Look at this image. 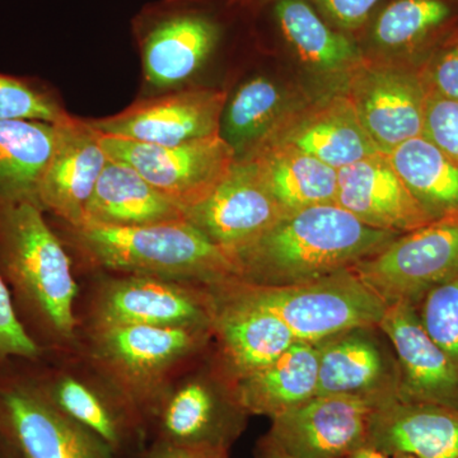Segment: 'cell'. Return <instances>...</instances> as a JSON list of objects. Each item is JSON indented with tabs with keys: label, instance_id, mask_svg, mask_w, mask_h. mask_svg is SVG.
<instances>
[{
	"label": "cell",
	"instance_id": "484cf974",
	"mask_svg": "<svg viewBox=\"0 0 458 458\" xmlns=\"http://www.w3.org/2000/svg\"><path fill=\"white\" fill-rule=\"evenodd\" d=\"M269 5L280 35L313 71L348 78L366 60L345 32L334 29L307 0H273L265 7Z\"/></svg>",
	"mask_w": 458,
	"mask_h": 458
},
{
	"label": "cell",
	"instance_id": "e0dca14e",
	"mask_svg": "<svg viewBox=\"0 0 458 458\" xmlns=\"http://www.w3.org/2000/svg\"><path fill=\"white\" fill-rule=\"evenodd\" d=\"M376 401L318 394L271 418L269 436L295 458H348L367 445Z\"/></svg>",
	"mask_w": 458,
	"mask_h": 458
},
{
	"label": "cell",
	"instance_id": "836d02e7",
	"mask_svg": "<svg viewBox=\"0 0 458 458\" xmlns=\"http://www.w3.org/2000/svg\"><path fill=\"white\" fill-rule=\"evenodd\" d=\"M45 354L47 351L18 318L11 291L0 274V369L13 361H38Z\"/></svg>",
	"mask_w": 458,
	"mask_h": 458
},
{
	"label": "cell",
	"instance_id": "8fae6325",
	"mask_svg": "<svg viewBox=\"0 0 458 458\" xmlns=\"http://www.w3.org/2000/svg\"><path fill=\"white\" fill-rule=\"evenodd\" d=\"M0 438L17 458H117L106 443L44 399L27 370L0 369Z\"/></svg>",
	"mask_w": 458,
	"mask_h": 458
},
{
	"label": "cell",
	"instance_id": "60d3db41",
	"mask_svg": "<svg viewBox=\"0 0 458 458\" xmlns=\"http://www.w3.org/2000/svg\"><path fill=\"white\" fill-rule=\"evenodd\" d=\"M0 458H17L2 438H0Z\"/></svg>",
	"mask_w": 458,
	"mask_h": 458
},
{
	"label": "cell",
	"instance_id": "44dd1931",
	"mask_svg": "<svg viewBox=\"0 0 458 458\" xmlns=\"http://www.w3.org/2000/svg\"><path fill=\"white\" fill-rule=\"evenodd\" d=\"M265 143L289 144L337 171L379 153L345 95L295 107Z\"/></svg>",
	"mask_w": 458,
	"mask_h": 458
},
{
	"label": "cell",
	"instance_id": "603a6c76",
	"mask_svg": "<svg viewBox=\"0 0 458 458\" xmlns=\"http://www.w3.org/2000/svg\"><path fill=\"white\" fill-rule=\"evenodd\" d=\"M367 445L387 456L458 458V409L388 401L370 415Z\"/></svg>",
	"mask_w": 458,
	"mask_h": 458
},
{
	"label": "cell",
	"instance_id": "4316f807",
	"mask_svg": "<svg viewBox=\"0 0 458 458\" xmlns=\"http://www.w3.org/2000/svg\"><path fill=\"white\" fill-rule=\"evenodd\" d=\"M250 158L254 159L265 185L286 214L336 204L337 170L298 148L265 143Z\"/></svg>",
	"mask_w": 458,
	"mask_h": 458
},
{
	"label": "cell",
	"instance_id": "e575fe53",
	"mask_svg": "<svg viewBox=\"0 0 458 458\" xmlns=\"http://www.w3.org/2000/svg\"><path fill=\"white\" fill-rule=\"evenodd\" d=\"M246 13H258L273 0H231ZM331 25L343 32L358 31L367 25L381 0H307Z\"/></svg>",
	"mask_w": 458,
	"mask_h": 458
},
{
	"label": "cell",
	"instance_id": "30bf717a",
	"mask_svg": "<svg viewBox=\"0 0 458 458\" xmlns=\"http://www.w3.org/2000/svg\"><path fill=\"white\" fill-rule=\"evenodd\" d=\"M351 269L386 306L417 307L428 292L458 276V214L400 234Z\"/></svg>",
	"mask_w": 458,
	"mask_h": 458
},
{
	"label": "cell",
	"instance_id": "ab89813d",
	"mask_svg": "<svg viewBox=\"0 0 458 458\" xmlns=\"http://www.w3.org/2000/svg\"><path fill=\"white\" fill-rule=\"evenodd\" d=\"M348 458H390L384 452L377 450L372 445H363V447L358 448L357 451L352 452L351 456Z\"/></svg>",
	"mask_w": 458,
	"mask_h": 458
},
{
	"label": "cell",
	"instance_id": "2e32d148",
	"mask_svg": "<svg viewBox=\"0 0 458 458\" xmlns=\"http://www.w3.org/2000/svg\"><path fill=\"white\" fill-rule=\"evenodd\" d=\"M285 216L250 157L236 159L212 194L185 212L186 221L232 254L267 233Z\"/></svg>",
	"mask_w": 458,
	"mask_h": 458
},
{
	"label": "cell",
	"instance_id": "83f0119b",
	"mask_svg": "<svg viewBox=\"0 0 458 458\" xmlns=\"http://www.w3.org/2000/svg\"><path fill=\"white\" fill-rule=\"evenodd\" d=\"M55 137V123L0 120V203L40 207L38 191Z\"/></svg>",
	"mask_w": 458,
	"mask_h": 458
},
{
	"label": "cell",
	"instance_id": "d6a6232c",
	"mask_svg": "<svg viewBox=\"0 0 458 458\" xmlns=\"http://www.w3.org/2000/svg\"><path fill=\"white\" fill-rule=\"evenodd\" d=\"M417 311L428 335L458 369V276L428 292Z\"/></svg>",
	"mask_w": 458,
	"mask_h": 458
},
{
	"label": "cell",
	"instance_id": "7402d4cb",
	"mask_svg": "<svg viewBox=\"0 0 458 458\" xmlns=\"http://www.w3.org/2000/svg\"><path fill=\"white\" fill-rule=\"evenodd\" d=\"M336 204L369 227L408 233L433 222L382 153L337 171Z\"/></svg>",
	"mask_w": 458,
	"mask_h": 458
},
{
	"label": "cell",
	"instance_id": "f1b7e54d",
	"mask_svg": "<svg viewBox=\"0 0 458 458\" xmlns=\"http://www.w3.org/2000/svg\"><path fill=\"white\" fill-rule=\"evenodd\" d=\"M295 107L278 83L256 75L241 83L227 98L219 135L233 149L236 159L246 158Z\"/></svg>",
	"mask_w": 458,
	"mask_h": 458
},
{
	"label": "cell",
	"instance_id": "d4e9b609",
	"mask_svg": "<svg viewBox=\"0 0 458 458\" xmlns=\"http://www.w3.org/2000/svg\"><path fill=\"white\" fill-rule=\"evenodd\" d=\"M234 388L250 415L278 417L318 396V348L315 344L294 343L267 367L237 381Z\"/></svg>",
	"mask_w": 458,
	"mask_h": 458
},
{
	"label": "cell",
	"instance_id": "9a60e30c",
	"mask_svg": "<svg viewBox=\"0 0 458 458\" xmlns=\"http://www.w3.org/2000/svg\"><path fill=\"white\" fill-rule=\"evenodd\" d=\"M212 352L231 381L264 369L297 343L276 315L241 293L234 279L209 285Z\"/></svg>",
	"mask_w": 458,
	"mask_h": 458
},
{
	"label": "cell",
	"instance_id": "7a4b0ae2",
	"mask_svg": "<svg viewBox=\"0 0 458 458\" xmlns=\"http://www.w3.org/2000/svg\"><path fill=\"white\" fill-rule=\"evenodd\" d=\"M397 236L364 225L337 204L306 208L233 252L237 280L259 286L312 282L351 269Z\"/></svg>",
	"mask_w": 458,
	"mask_h": 458
},
{
	"label": "cell",
	"instance_id": "ac0fdd59",
	"mask_svg": "<svg viewBox=\"0 0 458 458\" xmlns=\"http://www.w3.org/2000/svg\"><path fill=\"white\" fill-rule=\"evenodd\" d=\"M315 345L318 394L364 397L379 405L399 400V361L381 328H352Z\"/></svg>",
	"mask_w": 458,
	"mask_h": 458
},
{
	"label": "cell",
	"instance_id": "d6986e66",
	"mask_svg": "<svg viewBox=\"0 0 458 458\" xmlns=\"http://www.w3.org/2000/svg\"><path fill=\"white\" fill-rule=\"evenodd\" d=\"M55 126V146L42 177L38 204L59 222L81 227L108 157L89 120L71 114Z\"/></svg>",
	"mask_w": 458,
	"mask_h": 458
},
{
	"label": "cell",
	"instance_id": "8d00e7d4",
	"mask_svg": "<svg viewBox=\"0 0 458 458\" xmlns=\"http://www.w3.org/2000/svg\"><path fill=\"white\" fill-rule=\"evenodd\" d=\"M421 77L428 89L458 101V33L437 51Z\"/></svg>",
	"mask_w": 458,
	"mask_h": 458
},
{
	"label": "cell",
	"instance_id": "cb8c5ba5",
	"mask_svg": "<svg viewBox=\"0 0 458 458\" xmlns=\"http://www.w3.org/2000/svg\"><path fill=\"white\" fill-rule=\"evenodd\" d=\"M185 219V212L129 165L108 158L83 225L144 227ZM82 227V225H81Z\"/></svg>",
	"mask_w": 458,
	"mask_h": 458
},
{
	"label": "cell",
	"instance_id": "7c38bea8",
	"mask_svg": "<svg viewBox=\"0 0 458 458\" xmlns=\"http://www.w3.org/2000/svg\"><path fill=\"white\" fill-rule=\"evenodd\" d=\"M108 158L137 171L183 212L209 197L236 162L233 149L221 135L156 146L99 134Z\"/></svg>",
	"mask_w": 458,
	"mask_h": 458
},
{
	"label": "cell",
	"instance_id": "ba28073f",
	"mask_svg": "<svg viewBox=\"0 0 458 458\" xmlns=\"http://www.w3.org/2000/svg\"><path fill=\"white\" fill-rule=\"evenodd\" d=\"M78 300V333L116 327H212L209 286L140 276L93 273Z\"/></svg>",
	"mask_w": 458,
	"mask_h": 458
},
{
	"label": "cell",
	"instance_id": "4fadbf2b",
	"mask_svg": "<svg viewBox=\"0 0 458 458\" xmlns=\"http://www.w3.org/2000/svg\"><path fill=\"white\" fill-rule=\"evenodd\" d=\"M346 81L345 96L379 153L423 134L427 87L417 72L364 60Z\"/></svg>",
	"mask_w": 458,
	"mask_h": 458
},
{
	"label": "cell",
	"instance_id": "52a82bcc",
	"mask_svg": "<svg viewBox=\"0 0 458 458\" xmlns=\"http://www.w3.org/2000/svg\"><path fill=\"white\" fill-rule=\"evenodd\" d=\"M27 363L44 399L99 437L114 456L132 458L146 447L149 436L140 410L80 352H47Z\"/></svg>",
	"mask_w": 458,
	"mask_h": 458
},
{
	"label": "cell",
	"instance_id": "d590c367",
	"mask_svg": "<svg viewBox=\"0 0 458 458\" xmlns=\"http://www.w3.org/2000/svg\"><path fill=\"white\" fill-rule=\"evenodd\" d=\"M421 135L458 165V101L427 89Z\"/></svg>",
	"mask_w": 458,
	"mask_h": 458
},
{
	"label": "cell",
	"instance_id": "6da1fadb",
	"mask_svg": "<svg viewBox=\"0 0 458 458\" xmlns=\"http://www.w3.org/2000/svg\"><path fill=\"white\" fill-rule=\"evenodd\" d=\"M0 274L35 342L47 352L74 351L80 283L71 252L38 205L0 203Z\"/></svg>",
	"mask_w": 458,
	"mask_h": 458
},
{
	"label": "cell",
	"instance_id": "3957f363",
	"mask_svg": "<svg viewBox=\"0 0 458 458\" xmlns=\"http://www.w3.org/2000/svg\"><path fill=\"white\" fill-rule=\"evenodd\" d=\"M59 225L56 233L87 274H140L205 286L237 279L233 254L186 219L129 228Z\"/></svg>",
	"mask_w": 458,
	"mask_h": 458
},
{
	"label": "cell",
	"instance_id": "74e56055",
	"mask_svg": "<svg viewBox=\"0 0 458 458\" xmlns=\"http://www.w3.org/2000/svg\"><path fill=\"white\" fill-rule=\"evenodd\" d=\"M132 458H229V451L149 441L146 447Z\"/></svg>",
	"mask_w": 458,
	"mask_h": 458
},
{
	"label": "cell",
	"instance_id": "5bb4252c",
	"mask_svg": "<svg viewBox=\"0 0 458 458\" xmlns=\"http://www.w3.org/2000/svg\"><path fill=\"white\" fill-rule=\"evenodd\" d=\"M228 93L185 87L135 102L122 113L89 120L99 134L156 146H177L219 134Z\"/></svg>",
	"mask_w": 458,
	"mask_h": 458
},
{
	"label": "cell",
	"instance_id": "9c48e42d",
	"mask_svg": "<svg viewBox=\"0 0 458 458\" xmlns=\"http://www.w3.org/2000/svg\"><path fill=\"white\" fill-rule=\"evenodd\" d=\"M234 283L252 302L276 313L297 342L318 344L352 328L378 327L387 309L352 269L288 286Z\"/></svg>",
	"mask_w": 458,
	"mask_h": 458
},
{
	"label": "cell",
	"instance_id": "f546056e",
	"mask_svg": "<svg viewBox=\"0 0 458 458\" xmlns=\"http://www.w3.org/2000/svg\"><path fill=\"white\" fill-rule=\"evenodd\" d=\"M388 161L428 216L458 214V165L423 135L394 148Z\"/></svg>",
	"mask_w": 458,
	"mask_h": 458
},
{
	"label": "cell",
	"instance_id": "f35d334b",
	"mask_svg": "<svg viewBox=\"0 0 458 458\" xmlns=\"http://www.w3.org/2000/svg\"><path fill=\"white\" fill-rule=\"evenodd\" d=\"M254 454L255 458H295L267 433L256 443Z\"/></svg>",
	"mask_w": 458,
	"mask_h": 458
},
{
	"label": "cell",
	"instance_id": "4dcf8cb0",
	"mask_svg": "<svg viewBox=\"0 0 458 458\" xmlns=\"http://www.w3.org/2000/svg\"><path fill=\"white\" fill-rule=\"evenodd\" d=\"M456 21L454 0H391L376 14L370 41L390 53H408L442 38Z\"/></svg>",
	"mask_w": 458,
	"mask_h": 458
},
{
	"label": "cell",
	"instance_id": "ffe728a7",
	"mask_svg": "<svg viewBox=\"0 0 458 458\" xmlns=\"http://www.w3.org/2000/svg\"><path fill=\"white\" fill-rule=\"evenodd\" d=\"M378 327L399 361V400L458 409V369L428 335L417 307L408 302L387 306Z\"/></svg>",
	"mask_w": 458,
	"mask_h": 458
},
{
	"label": "cell",
	"instance_id": "277c9868",
	"mask_svg": "<svg viewBox=\"0 0 458 458\" xmlns=\"http://www.w3.org/2000/svg\"><path fill=\"white\" fill-rule=\"evenodd\" d=\"M212 344V327H116L81 330L75 351L113 379L144 418L159 391Z\"/></svg>",
	"mask_w": 458,
	"mask_h": 458
},
{
	"label": "cell",
	"instance_id": "5b68a950",
	"mask_svg": "<svg viewBox=\"0 0 458 458\" xmlns=\"http://www.w3.org/2000/svg\"><path fill=\"white\" fill-rule=\"evenodd\" d=\"M237 9L231 0H158L141 9L132 32L150 96L188 87L221 47Z\"/></svg>",
	"mask_w": 458,
	"mask_h": 458
},
{
	"label": "cell",
	"instance_id": "8992f818",
	"mask_svg": "<svg viewBox=\"0 0 458 458\" xmlns=\"http://www.w3.org/2000/svg\"><path fill=\"white\" fill-rule=\"evenodd\" d=\"M250 417L210 346L159 391L144 420L149 441L229 451Z\"/></svg>",
	"mask_w": 458,
	"mask_h": 458
},
{
	"label": "cell",
	"instance_id": "1f68e13d",
	"mask_svg": "<svg viewBox=\"0 0 458 458\" xmlns=\"http://www.w3.org/2000/svg\"><path fill=\"white\" fill-rule=\"evenodd\" d=\"M69 116L59 99L38 82L0 74V120L57 123Z\"/></svg>",
	"mask_w": 458,
	"mask_h": 458
}]
</instances>
